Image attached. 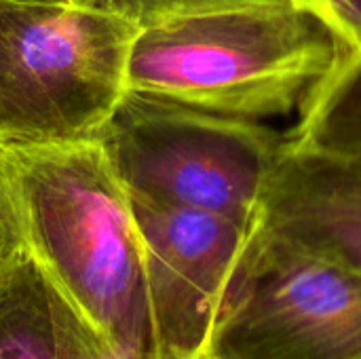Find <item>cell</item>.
I'll return each mask as SVG.
<instances>
[{
    "label": "cell",
    "instance_id": "6da1fadb",
    "mask_svg": "<svg viewBox=\"0 0 361 359\" xmlns=\"http://www.w3.org/2000/svg\"><path fill=\"white\" fill-rule=\"evenodd\" d=\"M338 61L334 32L302 6H245L137 28L127 89L201 112L300 116Z\"/></svg>",
    "mask_w": 361,
    "mask_h": 359
},
{
    "label": "cell",
    "instance_id": "7a4b0ae2",
    "mask_svg": "<svg viewBox=\"0 0 361 359\" xmlns=\"http://www.w3.org/2000/svg\"><path fill=\"white\" fill-rule=\"evenodd\" d=\"M25 248L66 300L116 343L157 345L131 199L97 142L4 148Z\"/></svg>",
    "mask_w": 361,
    "mask_h": 359
},
{
    "label": "cell",
    "instance_id": "3957f363",
    "mask_svg": "<svg viewBox=\"0 0 361 359\" xmlns=\"http://www.w3.org/2000/svg\"><path fill=\"white\" fill-rule=\"evenodd\" d=\"M137 25L87 2L0 0V148L97 142Z\"/></svg>",
    "mask_w": 361,
    "mask_h": 359
},
{
    "label": "cell",
    "instance_id": "277c9868",
    "mask_svg": "<svg viewBox=\"0 0 361 359\" xmlns=\"http://www.w3.org/2000/svg\"><path fill=\"white\" fill-rule=\"evenodd\" d=\"M288 129L129 91L97 144L131 203L188 207L256 226Z\"/></svg>",
    "mask_w": 361,
    "mask_h": 359
},
{
    "label": "cell",
    "instance_id": "5b68a950",
    "mask_svg": "<svg viewBox=\"0 0 361 359\" xmlns=\"http://www.w3.org/2000/svg\"><path fill=\"white\" fill-rule=\"evenodd\" d=\"M207 351L218 359H361V273L260 218Z\"/></svg>",
    "mask_w": 361,
    "mask_h": 359
},
{
    "label": "cell",
    "instance_id": "8992f818",
    "mask_svg": "<svg viewBox=\"0 0 361 359\" xmlns=\"http://www.w3.org/2000/svg\"><path fill=\"white\" fill-rule=\"evenodd\" d=\"M133 205L150 322L167 355L207 351L256 226L188 207Z\"/></svg>",
    "mask_w": 361,
    "mask_h": 359
},
{
    "label": "cell",
    "instance_id": "52a82bcc",
    "mask_svg": "<svg viewBox=\"0 0 361 359\" xmlns=\"http://www.w3.org/2000/svg\"><path fill=\"white\" fill-rule=\"evenodd\" d=\"M262 224L361 273V154L288 133L264 190Z\"/></svg>",
    "mask_w": 361,
    "mask_h": 359
},
{
    "label": "cell",
    "instance_id": "ba28073f",
    "mask_svg": "<svg viewBox=\"0 0 361 359\" xmlns=\"http://www.w3.org/2000/svg\"><path fill=\"white\" fill-rule=\"evenodd\" d=\"M55 292L27 248L0 262V359H59Z\"/></svg>",
    "mask_w": 361,
    "mask_h": 359
},
{
    "label": "cell",
    "instance_id": "9c48e42d",
    "mask_svg": "<svg viewBox=\"0 0 361 359\" xmlns=\"http://www.w3.org/2000/svg\"><path fill=\"white\" fill-rule=\"evenodd\" d=\"M288 133L296 142L361 154V59L313 95Z\"/></svg>",
    "mask_w": 361,
    "mask_h": 359
},
{
    "label": "cell",
    "instance_id": "30bf717a",
    "mask_svg": "<svg viewBox=\"0 0 361 359\" xmlns=\"http://www.w3.org/2000/svg\"><path fill=\"white\" fill-rule=\"evenodd\" d=\"M55 320L59 359H159L157 345L116 343L108 339L91 326L59 290L55 292Z\"/></svg>",
    "mask_w": 361,
    "mask_h": 359
},
{
    "label": "cell",
    "instance_id": "8fae6325",
    "mask_svg": "<svg viewBox=\"0 0 361 359\" xmlns=\"http://www.w3.org/2000/svg\"><path fill=\"white\" fill-rule=\"evenodd\" d=\"M82 2L116 13L133 21L137 28L180 15L224 11V8H245V6H302L313 11L309 0H82Z\"/></svg>",
    "mask_w": 361,
    "mask_h": 359
},
{
    "label": "cell",
    "instance_id": "7c38bea8",
    "mask_svg": "<svg viewBox=\"0 0 361 359\" xmlns=\"http://www.w3.org/2000/svg\"><path fill=\"white\" fill-rule=\"evenodd\" d=\"M309 4L313 13L334 32L338 42V61L334 72L328 76V80H332L361 59V0H309Z\"/></svg>",
    "mask_w": 361,
    "mask_h": 359
},
{
    "label": "cell",
    "instance_id": "4fadbf2b",
    "mask_svg": "<svg viewBox=\"0 0 361 359\" xmlns=\"http://www.w3.org/2000/svg\"><path fill=\"white\" fill-rule=\"evenodd\" d=\"M25 248L17 205L4 174V167L0 163V262L11 258L13 254L21 252Z\"/></svg>",
    "mask_w": 361,
    "mask_h": 359
},
{
    "label": "cell",
    "instance_id": "5bb4252c",
    "mask_svg": "<svg viewBox=\"0 0 361 359\" xmlns=\"http://www.w3.org/2000/svg\"><path fill=\"white\" fill-rule=\"evenodd\" d=\"M159 359H218L212 351H201L197 355H167V353H161L159 351Z\"/></svg>",
    "mask_w": 361,
    "mask_h": 359
},
{
    "label": "cell",
    "instance_id": "9a60e30c",
    "mask_svg": "<svg viewBox=\"0 0 361 359\" xmlns=\"http://www.w3.org/2000/svg\"><path fill=\"white\" fill-rule=\"evenodd\" d=\"M66 2H82V0H66Z\"/></svg>",
    "mask_w": 361,
    "mask_h": 359
},
{
    "label": "cell",
    "instance_id": "2e32d148",
    "mask_svg": "<svg viewBox=\"0 0 361 359\" xmlns=\"http://www.w3.org/2000/svg\"><path fill=\"white\" fill-rule=\"evenodd\" d=\"M0 154H2V148H0Z\"/></svg>",
    "mask_w": 361,
    "mask_h": 359
}]
</instances>
